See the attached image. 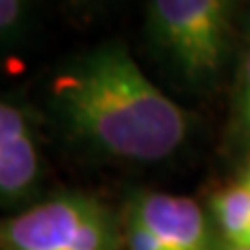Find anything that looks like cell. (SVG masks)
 I'll return each instance as SVG.
<instances>
[{"label": "cell", "mask_w": 250, "mask_h": 250, "mask_svg": "<svg viewBox=\"0 0 250 250\" xmlns=\"http://www.w3.org/2000/svg\"><path fill=\"white\" fill-rule=\"evenodd\" d=\"M52 96L82 140L125 161L167 159L190 127L186 113L115 42L67 65L52 83Z\"/></svg>", "instance_id": "obj_1"}, {"label": "cell", "mask_w": 250, "mask_h": 250, "mask_svg": "<svg viewBox=\"0 0 250 250\" xmlns=\"http://www.w3.org/2000/svg\"><path fill=\"white\" fill-rule=\"evenodd\" d=\"M0 250H121V238L103 202L61 194L4 219Z\"/></svg>", "instance_id": "obj_2"}, {"label": "cell", "mask_w": 250, "mask_h": 250, "mask_svg": "<svg viewBox=\"0 0 250 250\" xmlns=\"http://www.w3.org/2000/svg\"><path fill=\"white\" fill-rule=\"evenodd\" d=\"M154 42L188 80L202 82L221 71L229 38L225 0H154L148 4Z\"/></svg>", "instance_id": "obj_3"}, {"label": "cell", "mask_w": 250, "mask_h": 250, "mask_svg": "<svg viewBox=\"0 0 250 250\" xmlns=\"http://www.w3.org/2000/svg\"><path fill=\"white\" fill-rule=\"evenodd\" d=\"M131 215L167 250H210L208 221L192 198L146 192L131 200Z\"/></svg>", "instance_id": "obj_4"}, {"label": "cell", "mask_w": 250, "mask_h": 250, "mask_svg": "<svg viewBox=\"0 0 250 250\" xmlns=\"http://www.w3.org/2000/svg\"><path fill=\"white\" fill-rule=\"evenodd\" d=\"M40 175V154L29 121L15 104L0 100V200L31 190Z\"/></svg>", "instance_id": "obj_5"}, {"label": "cell", "mask_w": 250, "mask_h": 250, "mask_svg": "<svg viewBox=\"0 0 250 250\" xmlns=\"http://www.w3.org/2000/svg\"><path fill=\"white\" fill-rule=\"evenodd\" d=\"M210 208L228 242L238 244L250 229V192L238 184L219 190L210 198Z\"/></svg>", "instance_id": "obj_6"}, {"label": "cell", "mask_w": 250, "mask_h": 250, "mask_svg": "<svg viewBox=\"0 0 250 250\" xmlns=\"http://www.w3.org/2000/svg\"><path fill=\"white\" fill-rule=\"evenodd\" d=\"M233 131L238 142L250 152V52L244 57L233 100Z\"/></svg>", "instance_id": "obj_7"}, {"label": "cell", "mask_w": 250, "mask_h": 250, "mask_svg": "<svg viewBox=\"0 0 250 250\" xmlns=\"http://www.w3.org/2000/svg\"><path fill=\"white\" fill-rule=\"evenodd\" d=\"M27 4L19 0H0V42L9 40L23 25Z\"/></svg>", "instance_id": "obj_8"}, {"label": "cell", "mask_w": 250, "mask_h": 250, "mask_svg": "<svg viewBox=\"0 0 250 250\" xmlns=\"http://www.w3.org/2000/svg\"><path fill=\"white\" fill-rule=\"evenodd\" d=\"M125 246H127V250H167L131 215H127V219H125Z\"/></svg>", "instance_id": "obj_9"}, {"label": "cell", "mask_w": 250, "mask_h": 250, "mask_svg": "<svg viewBox=\"0 0 250 250\" xmlns=\"http://www.w3.org/2000/svg\"><path fill=\"white\" fill-rule=\"evenodd\" d=\"M238 186H242L244 190L250 192V163L242 169V173H240V179H238Z\"/></svg>", "instance_id": "obj_10"}, {"label": "cell", "mask_w": 250, "mask_h": 250, "mask_svg": "<svg viewBox=\"0 0 250 250\" xmlns=\"http://www.w3.org/2000/svg\"><path fill=\"white\" fill-rule=\"evenodd\" d=\"M233 246H244V248H248V250H250V229L244 233V238H242V240L238 242V244H233Z\"/></svg>", "instance_id": "obj_11"}, {"label": "cell", "mask_w": 250, "mask_h": 250, "mask_svg": "<svg viewBox=\"0 0 250 250\" xmlns=\"http://www.w3.org/2000/svg\"><path fill=\"white\" fill-rule=\"evenodd\" d=\"M228 250H248V248H244V246H233V244H229V248Z\"/></svg>", "instance_id": "obj_12"}]
</instances>
